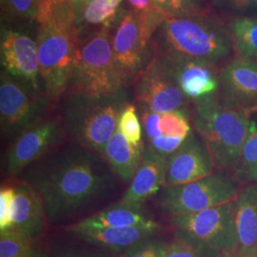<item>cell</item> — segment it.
I'll return each mask as SVG.
<instances>
[{
  "instance_id": "obj_1",
  "label": "cell",
  "mask_w": 257,
  "mask_h": 257,
  "mask_svg": "<svg viewBox=\"0 0 257 257\" xmlns=\"http://www.w3.org/2000/svg\"><path fill=\"white\" fill-rule=\"evenodd\" d=\"M116 177L103 156L73 140L53 148L21 175L40 195L51 225L71 220L104 199L115 189Z\"/></svg>"
},
{
  "instance_id": "obj_2",
  "label": "cell",
  "mask_w": 257,
  "mask_h": 257,
  "mask_svg": "<svg viewBox=\"0 0 257 257\" xmlns=\"http://www.w3.org/2000/svg\"><path fill=\"white\" fill-rule=\"evenodd\" d=\"M161 35L173 62H197L213 67L230 57L233 45L228 26L207 15L166 19Z\"/></svg>"
},
{
  "instance_id": "obj_3",
  "label": "cell",
  "mask_w": 257,
  "mask_h": 257,
  "mask_svg": "<svg viewBox=\"0 0 257 257\" xmlns=\"http://www.w3.org/2000/svg\"><path fill=\"white\" fill-rule=\"evenodd\" d=\"M193 127L216 168L233 174L251 127L248 113L225 105L214 94L194 101Z\"/></svg>"
},
{
  "instance_id": "obj_4",
  "label": "cell",
  "mask_w": 257,
  "mask_h": 257,
  "mask_svg": "<svg viewBox=\"0 0 257 257\" xmlns=\"http://www.w3.org/2000/svg\"><path fill=\"white\" fill-rule=\"evenodd\" d=\"M39 74L49 98H58L73 81L79 45L73 7L58 6L54 19L41 26L37 39Z\"/></svg>"
},
{
  "instance_id": "obj_5",
  "label": "cell",
  "mask_w": 257,
  "mask_h": 257,
  "mask_svg": "<svg viewBox=\"0 0 257 257\" xmlns=\"http://www.w3.org/2000/svg\"><path fill=\"white\" fill-rule=\"evenodd\" d=\"M235 201L172 218L175 236L201 257H229L237 251Z\"/></svg>"
},
{
  "instance_id": "obj_6",
  "label": "cell",
  "mask_w": 257,
  "mask_h": 257,
  "mask_svg": "<svg viewBox=\"0 0 257 257\" xmlns=\"http://www.w3.org/2000/svg\"><path fill=\"white\" fill-rule=\"evenodd\" d=\"M74 95L75 100L65 115V132L73 141L103 156L127 102L122 99L121 91L103 96L77 92Z\"/></svg>"
},
{
  "instance_id": "obj_7",
  "label": "cell",
  "mask_w": 257,
  "mask_h": 257,
  "mask_svg": "<svg viewBox=\"0 0 257 257\" xmlns=\"http://www.w3.org/2000/svg\"><path fill=\"white\" fill-rule=\"evenodd\" d=\"M239 184L232 173L218 170L190 183L164 186L158 193L157 204L172 219L235 201Z\"/></svg>"
},
{
  "instance_id": "obj_8",
  "label": "cell",
  "mask_w": 257,
  "mask_h": 257,
  "mask_svg": "<svg viewBox=\"0 0 257 257\" xmlns=\"http://www.w3.org/2000/svg\"><path fill=\"white\" fill-rule=\"evenodd\" d=\"M125 84L109 32L102 29L79 45L78 63L71 84L74 92L103 96L120 92Z\"/></svg>"
},
{
  "instance_id": "obj_9",
  "label": "cell",
  "mask_w": 257,
  "mask_h": 257,
  "mask_svg": "<svg viewBox=\"0 0 257 257\" xmlns=\"http://www.w3.org/2000/svg\"><path fill=\"white\" fill-rule=\"evenodd\" d=\"M136 98L143 108L159 114L181 109L188 100L170 60L155 63L142 73L136 86Z\"/></svg>"
},
{
  "instance_id": "obj_10",
  "label": "cell",
  "mask_w": 257,
  "mask_h": 257,
  "mask_svg": "<svg viewBox=\"0 0 257 257\" xmlns=\"http://www.w3.org/2000/svg\"><path fill=\"white\" fill-rule=\"evenodd\" d=\"M42 106L34 100L26 89L6 75L0 83L1 138L13 142L40 121Z\"/></svg>"
},
{
  "instance_id": "obj_11",
  "label": "cell",
  "mask_w": 257,
  "mask_h": 257,
  "mask_svg": "<svg viewBox=\"0 0 257 257\" xmlns=\"http://www.w3.org/2000/svg\"><path fill=\"white\" fill-rule=\"evenodd\" d=\"M62 128L58 120H43L28 128L10 145L2 169L6 175L22 173L28 166L58 145Z\"/></svg>"
},
{
  "instance_id": "obj_12",
  "label": "cell",
  "mask_w": 257,
  "mask_h": 257,
  "mask_svg": "<svg viewBox=\"0 0 257 257\" xmlns=\"http://www.w3.org/2000/svg\"><path fill=\"white\" fill-rule=\"evenodd\" d=\"M216 168L209 149L192 131L183 143L168 156L165 185H180L199 180L213 174Z\"/></svg>"
},
{
  "instance_id": "obj_13",
  "label": "cell",
  "mask_w": 257,
  "mask_h": 257,
  "mask_svg": "<svg viewBox=\"0 0 257 257\" xmlns=\"http://www.w3.org/2000/svg\"><path fill=\"white\" fill-rule=\"evenodd\" d=\"M219 98L232 109L248 113L257 110V62L236 57L218 75Z\"/></svg>"
},
{
  "instance_id": "obj_14",
  "label": "cell",
  "mask_w": 257,
  "mask_h": 257,
  "mask_svg": "<svg viewBox=\"0 0 257 257\" xmlns=\"http://www.w3.org/2000/svg\"><path fill=\"white\" fill-rule=\"evenodd\" d=\"M1 62L11 75L38 89L39 62L37 42L30 37L7 31L1 40Z\"/></svg>"
},
{
  "instance_id": "obj_15",
  "label": "cell",
  "mask_w": 257,
  "mask_h": 257,
  "mask_svg": "<svg viewBox=\"0 0 257 257\" xmlns=\"http://www.w3.org/2000/svg\"><path fill=\"white\" fill-rule=\"evenodd\" d=\"M159 230L158 224L124 228L89 229L71 224L65 230L80 241L93 247L122 252L139 242L154 236Z\"/></svg>"
},
{
  "instance_id": "obj_16",
  "label": "cell",
  "mask_w": 257,
  "mask_h": 257,
  "mask_svg": "<svg viewBox=\"0 0 257 257\" xmlns=\"http://www.w3.org/2000/svg\"><path fill=\"white\" fill-rule=\"evenodd\" d=\"M166 161L167 158L144 148L131 185L120 202L141 206L148 199L158 194L165 185Z\"/></svg>"
},
{
  "instance_id": "obj_17",
  "label": "cell",
  "mask_w": 257,
  "mask_h": 257,
  "mask_svg": "<svg viewBox=\"0 0 257 257\" xmlns=\"http://www.w3.org/2000/svg\"><path fill=\"white\" fill-rule=\"evenodd\" d=\"M11 219L13 230L34 241L44 232L47 222L44 204L31 185L22 182L16 187Z\"/></svg>"
},
{
  "instance_id": "obj_18",
  "label": "cell",
  "mask_w": 257,
  "mask_h": 257,
  "mask_svg": "<svg viewBox=\"0 0 257 257\" xmlns=\"http://www.w3.org/2000/svg\"><path fill=\"white\" fill-rule=\"evenodd\" d=\"M141 50L138 17L126 14L112 39L113 55L126 82L137 74L140 67Z\"/></svg>"
},
{
  "instance_id": "obj_19",
  "label": "cell",
  "mask_w": 257,
  "mask_h": 257,
  "mask_svg": "<svg viewBox=\"0 0 257 257\" xmlns=\"http://www.w3.org/2000/svg\"><path fill=\"white\" fill-rule=\"evenodd\" d=\"M237 252L257 253V185L240 189L235 200Z\"/></svg>"
},
{
  "instance_id": "obj_20",
  "label": "cell",
  "mask_w": 257,
  "mask_h": 257,
  "mask_svg": "<svg viewBox=\"0 0 257 257\" xmlns=\"http://www.w3.org/2000/svg\"><path fill=\"white\" fill-rule=\"evenodd\" d=\"M171 62L178 84L188 99L199 100L219 91L218 76L212 72L211 66L197 62Z\"/></svg>"
},
{
  "instance_id": "obj_21",
  "label": "cell",
  "mask_w": 257,
  "mask_h": 257,
  "mask_svg": "<svg viewBox=\"0 0 257 257\" xmlns=\"http://www.w3.org/2000/svg\"><path fill=\"white\" fill-rule=\"evenodd\" d=\"M145 143L133 144L116 128L103 153V157L116 176L124 182L132 181L143 155Z\"/></svg>"
},
{
  "instance_id": "obj_22",
  "label": "cell",
  "mask_w": 257,
  "mask_h": 257,
  "mask_svg": "<svg viewBox=\"0 0 257 257\" xmlns=\"http://www.w3.org/2000/svg\"><path fill=\"white\" fill-rule=\"evenodd\" d=\"M140 207L141 206L125 203H116L92 216L74 223V225L79 228L103 229L156 224V221L148 217Z\"/></svg>"
},
{
  "instance_id": "obj_23",
  "label": "cell",
  "mask_w": 257,
  "mask_h": 257,
  "mask_svg": "<svg viewBox=\"0 0 257 257\" xmlns=\"http://www.w3.org/2000/svg\"><path fill=\"white\" fill-rule=\"evenodd\" d=\"M228 28L237 57L253 60L257 58V18L231 19Z\"/></svg>"
},
{
  "instance_id": "obj_24",
  "label": "cell",
  "mask_w": 257,
  "mask_h": 257,
  "mask_svg": "<svg viewBox=\"0 0 257 257\" xmlns=\"http://www.w3.org/2000/svg\"><path fill=\"white\" fill-rule=\"evenodd\" d=\"M233 175L239 183L257 185V122L251 120V127L242 149Z\"/></svg>"
},
{
  "instance_id": "obj_25",
  "label": "cell",
  "mask_w": 257,
  "mask_h": 257,
  "mask_svg": "<svg viewBox=\"0 0 257 257\" xmlns=\"http://www.w3.org/2000/svg\"><path fill=\"white\" fill-rule=\"evenodd\" d=\"M34 240L18 230L0 232V257H25L33 247Z\"/></svg>"
},
{
  "instance_id": "obj_26",
  "label": "cell",
  "mask_w": 257,
  "mask_h": 257,
  "mask_svg": "<svg viewBox=\"0 0 257 257\" xmlns=\"http://www.w3.org/2000/svg\"><path fill=\"white\" fill-rule=\"evenodd\" d=\"M159 127L163 136L172 138H187L193 131L188 114L182 109L161 114Z\"/></svg>"
},
{
  "instance_id": "obj_27",
  "label": "cell",
  "mask_w": 257,
  "mask_h": 257,
  "mask_svg": "<svg viewBox=\"0 0 257 257\" xmlns=\"http://www.w3.org/2000/svg\"><path fill=\"white\" fill-rule=\"evenodd\" d=\"M122 0H91L84 9V19L92 25L105 24L112 19Z\"/></svg>"
},
{
  "instance_id": "obj_28",
  "label": "cell",
  "mask_w": 257,
  "mask_h": 257,
  "mask_svg": "<svg viewBox=\"0 0 257 257\" xmlns=\"http://www.w3.org/2000/svg\"><path fill=\"white\" fill-rule=\"evenodd\" d=\"M117 130L133 144H139L144 141L142 125L133 104L127 103L123 108L117 123Z\"/></svg>"
},
{
  "instance_id": "obj_29",
  "label": "cell",
  "mask_w": 257,
  "mask_h": 257,
  "mask_svg": "<svg viewBox=\"0 0 257 257\" xmlns=\"http://www.w3.org/2000/svg\"><path fill=\"white\" fill-rule=\"evenodd\" d=\"M166 244L152 236L122 251L119 257H163Z\"/></svg>"
},
{
  "instance_id": "obj_30",
  "label": "cell",
  "mask_w": 257,
  "mask_h": 257,
  "mask_svg": "<svg viewBox=\"0 0 257 257\" xmlns=\"http://www.w3.org/2000/svg\"><path fill=\"white\" fill-rule=\"evenodd\" d=\"M16 187L2 186L0 190V232L12 229V211Z\"/></svg>"
},
{
  "instance_id": "obj_31",
  "label": "cell",
  "mask_w": 257,
  "mask_h": 257,
  "mask_svg": "<svg viewBox=\"0 0 257 257\" xmlns=\"http://www.w3.org/2000/svg\"><path fill=\"white\" fill-rule=\"evenodd\" d=\"M186 138H172L162 136L161 138L153 139L150 141H144L145 147L153 151L155 154L168 158L174 152H175L179 146L182 144Z\"/></svg>"
},
{
  "instance_id": "obj_32",
  "label": "cell",
  "mask_w": 257,
  "mask_h": 257,
  "mask_svg": "<svg viewBox=\"0 0 257 257\" xmlns=\"http://www.w3.org/2000/svg\"><path fill=\"white\" fill-rule=\"evenodd\" d=\"M161 114L154 112L152 110L144 108V110L141 115V125L143 130V140L150 141L153 139L161 138L163 136L159 123H160Z\"/></svg>"
},
{
  "instance_id": "obj_33",
  "label": "cell",
  "mask_w": 257,
  "mask_h": 257,
  "mask_svg": "<svg viewBox=\"0 0 257 257\" xmlns=\"http://www.w3.org/2000/svg\"><path fill=\"white\" fill-rule=\"evenodd\" d=\"M4 7L19 18L35 19L38 0H2Z\"/></svg>"
},
{
  "instance_id": "obj_34",
  "label": "cell",
  "mask_w": 257,
  "mask_h": 257,
  "mask_svg": "<svg viewBox=\"0 0 257 257\" xmlns=\"http://www.w3.org/2000/svg\"><path fill=\"white\" fill-rule=\"evenodd\" d=\"M200 1L203 0H167L169 8L179 15V17L205 15L204 11L198 6Z\"/></svg>"
},
{
  "instance_id": "obj_35",
  "label": "cell",
  "mask_w": 257,
  "mask_h": 257,
  "mask_svg": "<svg viewBox=\"0 0 257 257\" xmlns=\"http://www.w3.org/2000/svg\"><path fill=\"white\" fill-rule=\"evenodd\" d=\"M163 257H201L195 248L181 239L176 238L166 244Z\"/></svg>"
},
{
  "instance_id": "obj_36",
  "label": "cell",
  "mask_w": 257,
  "mask_h": 257,
  "mask_svg": "<svg viewBox=\"0 0 257 257\" xmlns=\"http://www.w3.org/2000/svg\"><path fill=\"white\" fill-rule=\"evenodd\" d=\"M57 8L54 0H38L34 20L41 26H46L55 18Z\"/></svg>"
},
{
  "instance_id": "obj_37",
  "label": "cell",
  "mask_w": 257,
  "mask_h": 257,
  "mask_svg": "<svg viewBox=\"0 0 257 257\" xmlns=\"http://www.w3.org/2000/svg\"><path fill=\"white\" fill-rule=\"evenodd\" d=\"M52 257H110L98 250L77 247H65L57 248Z\"/></svg>"
},
{
  "instance_id": "obj_38",
  "label": "cell",
  "mask_w": 257,
  "mask_h": 257,
  "mask_svg": "<svg viewBox=\"0 0 257 257\" xmlns=\"http://www.w3.org/2000/svg\"><path fill=\"white\" fill-rule=\"evenodd\" d=\"M216 5L225 11L244 12L257 9V0H214Z\"/></svg>"
},
{
  "instance_id": "obj_39",
  "label": "cell",
  "mask_w": 257,
  "mask_h": 257,
  "mask_svg": "<svg viewBox=\"0 0 257 257\" xmlns=\"http://www.w3.org/2000/svg\"><path fill=\"white\" fill-rule=\"evenodd\" d=\"M128 1L139 13H145L156 7L152 4L151 0H128Z\"/></svg>"
},
{
  "instance_id": "obj_40",
  "label": "cell",
  "mask_w": 257,
  "mask_h": 257,
  "mask_svg": "<svg viewBox=\"0 0 257 257\" xmlns=\"http://www.w3.org/2000/svg\"><path fill=\"white\" fill-rule=\"evenodd\" d=\"M25 257H46L44 255V253H42L40 250H38L37 248H32L30 249V251L28 252Z\"/></svg>"
},
{
  "instance_id": "obj_41",
  "label": "cell",
  "mask_w": 257,
  "mask_h": 257,
  "mask_svg": "<svg viewBox=\"0 0 257 257\" xmlns=\"http://www.w3.org/2000/svg\"><path fill=\"white\" fill-rule=\"evenodd\" d=\"M229 257H257V253H254V254H246V253H240V252H235V253H233L232 255H230Z\"/></svg>"
},
{
  "instance_id": "obj_42",
  "label": "cell",
  "mask_w": 257,
  "mask_h": 257,
  "mask_svg": "<svg viewBox=\"0 0 257 257\" xmlns=\"http://www.w3.org/2000/svg\"><path fill=\"white\" fill-rule=\"evenodd\" d=\"M72 3H74V4H81V3H89V1H91V0H70Z\"/></svg>"
},
{
  "instance_id": "obj_43",
  "label": "cell",
  "mask_w": 257,
  "mask_h": 257,
  "mask_svg": "<svg viewBox=\"0 0 257 257\" xmlns=\"http://www.w3.org/2000/svg\"><path fill=\"white\" fill-rule=\"evenodd\" d=\"M55 1V4H56V6H63L66 4V1L67 0H54Z\"/></svg>"
},
{
  "instance_id": "obj_44",
  "label": "cell",
  "mask_w": 257,
  "mask_h": 257,
  "mask_svg": "<svg viewBox=\"0 0 257 257\" xmlns=\"http://www.w3.org/2000/svg\"><path fill=\"white\" fill-rule=\"evenodd\" d=\"M157 2H159V3H165L167 0H156Z\"/></svg>"
},
{
  "instance_id": "obj_45",
  "label": "cell",
  "mask_w": 257,
  "mask_h": 257,
  "mask_svg": "<svg viewBox=\"0 0 257 257\" xmlns=\"http://www.w3.org/2000/svg\"><path fill=\"white\" fill-rule=\"evenodd\" d=\"M254 60H255V61H256V62H257V58H255V59H254Z\"/></svg>"
}]
</instances>
